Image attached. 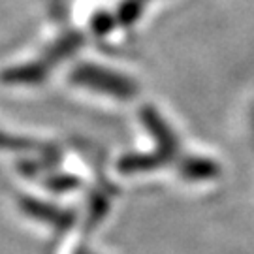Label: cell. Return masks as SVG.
Returning <instances> with one entry per match:
<instances>
[{
    "instance_id": "6da1fadb",
    "label": "cell",
    "mask_w": 254,
    "mask_h": 254,
    "mask_svg": "<svg viewBox=\"0 0 254 254\" xmlns=\"http://www.w3.org/2000/svg\"><path fill=\"white\" fill-rule=\"evenodd\" d=\"M70 79L77 85L89 87V89H94V91L109 94V96H115V98H123V100L136 96L137 92L136 85L130 79L115 72H109L106 68L92 66V64L77 66L70 75Z\"/></svg>"
},
{
    "instance_id": "7a4b0ae2",
    "label": "cell",
    "mask_w": 254,
    "mask_h": 254,
    "mask_svg": "<svg viewBox=\"0 0 254 254\" xmlns=\"http://www.w3.org/2000/svg\"><path fill=\"white\" fill-rule=\"evenodd\" d=\"M13 75H9V81L13 83H34L44 79L46 75V64H27V66H21L17 70H13Z\"/></svg>"
},
{
    "instance_id": "3957f363",
    "label": "cell",
    "mask_w": 254,
    "mask_h": 254,
    "mask_svg": "<svg viewBox=\"0 0 254 254\" xmlns=\"http://www.w3.org/2000/svg\"><path fill=\"white\" fill-rule=\"evenodd\" d=\"M139 11H141L139 0H127V2H123L121 8H119L117 21L121 25H130V23H134L137 19Z\"/></svg>"
},
{
    "instance_id": "277c9868",
    "label": "cell",
    "mask_w": 254,
    "mask_h": 254,
    "mask_svg": "<svg viewBox=\"0 0 254 254\" xmlns=\"http://www.w3.org/2000/svg\"><path fill=\"white\" fill-rule=\"evenodd\" d=\"M92 27H94V32H96V34H104V32H108L109 27H111V19H109L108 15H98V17L94 19Z\"/></svg>"
}]
</instances>
